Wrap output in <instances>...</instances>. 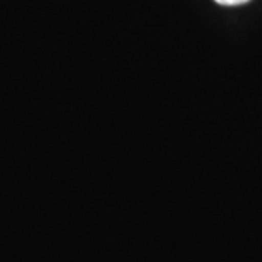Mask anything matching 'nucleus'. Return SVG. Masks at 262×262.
<instances>
[{
    "label": "nucleus",
    "instance_id": "obj_1",
    "mask_svg": "<svg viewBox=\"0 0 262 262\" xmlns=\"http://www.w3.org/2000/svg\"><path fill=\"white\" fill-rule=\"evenodd\" d=\"M214 2L222 6H239V5H245L251 0H214Z\"/></svg>",
    "mask_w": 262,
    "mask_h": 262
}]
</instances>
